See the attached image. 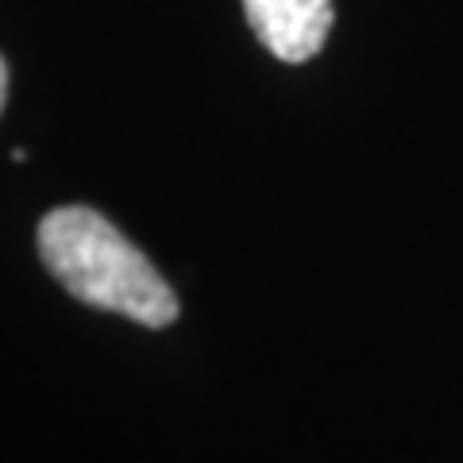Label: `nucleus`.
I'll return each mask as SVG.
<instances>
[{
    "mask_svg": "<svg viewBox=\"0 0 463 463\" xmlns=\"http://www.w3.org/2000/svg\"><path fill=\"white\" fill-rule=\"evenodd\" d=\"M259 43L282 62H309L332 32V0H243Z\"/></svg>",
    "mask_w": 463,
    "mask_h": 463,
    "instance_id": "obj_2",
    "label": "nucleus"
},
{
    "mask_svg": "<svg viewBox=\"0 0 463 463\" xmlns=\"http://www.w3.org/2000/svg\"><path fill=\"white\" fill-rule=\"evenodd\" d=\"M39 255L47 270L85 306L120 313L147 328L178 321V298L109 216L85 205L51 209L39 221Z\"/></svg>",
    "mask_w": 463,
    "mask_h": 463,
    "instance_id": "obj_1",
    "label": "nucleus"
},
{
    "mask_svg": "<svg viewBox=\"0 0 463 463\" xmlns=\"http://www.w3.org/2000/svg\"><path fill=\"white\" fill-rule=\"evenodd\" d=\"M5 97H8V66L0 58V109H5Z\"/></svg>",
    "mask_w": 463,
    "mask_h": 463,
    "instance_id": "obj_3",
    "label": "nucleus"
}]
</instances>
